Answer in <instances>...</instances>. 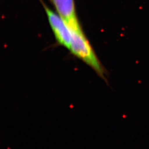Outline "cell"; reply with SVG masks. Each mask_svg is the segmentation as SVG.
I'll return each instance as SVG.
<instances>
[{
    "label": "cell",
    "instance_id": "1",
    "mask_svg": "<svg viewBox=\"0 0 149 149\" xmlns=\"http://www.w3.org/2000/svg\"><path fill=\"white\" fill-rule=\"evenodd\" d=\"M71 31L72 40L70 52L90 67L101 79L107 82L106 70L100 61L83 29L71 30Z\"/></svg>",
    "mask_w": 149,
    "mask_h": 149
},
{
    "label": "cell",
    "instance_id": "2",
    "mask_svg": "<svg viewBox=\"0 0 149 149\" xmlns=\"http://www.w3.org/2000/svg\"><path fill=\"white\" fill-rule=\"evenodd\" d=\"M47 15L55 39L58 44L69 50L72 40V31L61 16L50 8L43 0H40Z\"/></svg>",
    "mask_w": 149,
    "mask_h": 149
},
{
    "label": "cell",
    "instance_id": "3",
    "mask_svg": "<svg viewBox=\"0 0 149 149\" xmlns=\"http://www.w3.org/2000/svg\"><path fill=\"white\" fill-rule=\"evenodd\" d=\"M56 13L66 23L71 30L82 29L78 18L74 0H49Z\"/></svg>",
    "mask_w": 149,
    "mask_h": 149
}]
</instances>
